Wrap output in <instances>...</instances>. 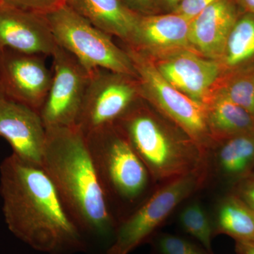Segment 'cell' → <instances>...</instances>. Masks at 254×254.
I'll use <instances>...</instances> for the list:
<instances>
[{
    "label": "cell",
    "mask_w": 254,
    "mask_h": 254,
    "mask_svg": "<svg viewBox=\"0 0 254 254\" xmlns=\"http://www.w3.org/2000/svg\"><path fill=\"white\" fill-rule=\"evenodd\" d=\"M0 195L10 232L33 250L68 254L86 249L81 230L41 167L14 154L0 165Z\"/></svg>",
    "instance_id": "6da1fadb"
},
{
    "label": "cell",
    "mask_w": 254,
    "mask_h": 254,
    "mask_svg": "<svg viewBox=\"0 0 254 254\" xmlns=\"http://www.w3.org/2000/svg\"><path fill=\"white\" fill-rule=\"evenodd\" d=\"M41 168L81 232L106 238L116 222L92 160L86 138L77 127L46 128Z\"/></svg>",
    "instance_id": "7a4b0ae2"
},
{
    "label": "cell",
    "mask_w": 254,
    "mask_h": 254,
    "mask_svg": "<svg viewBox=\"0 0 254 254\" xmlns=\"http://www.w3.org/2000/svg\"><path fill=\"white\" fill-rule=\"evenodd\" d=\"M115 124L155 182L164 185L209 167L208 156L190 137L177 136L145 108L132 105Z\"/></svg>",
    "instance_id": "3957f363"
},
{
    "label": "cell",
    "mask_w": 254,
    "mask_h": 254,
    "mask_svg": "<svg viewBox=\"0 0 254 254\" xmlns=\"http://www.w3.org/2000/svg\"><path fill=\"white\" fill-rule=\"evenodd\" d=\"M93 165L110 204L138 199L148 187V170L116 124L85 135ZM151 179V178H150Z\"/></svg>",
    "instance_id": "277c9868"
},
{
    "label": "cell",
    "mask_w": 254,
    "mask_h": 254,
    "mask_svg": "<svg viewBox=\"0 0 254 254\" xmlns=\"http://www.w3.org/2000/svg\"><path fill=\"white\" fill-rule=\"evenodd\" d=\"M55 41L91 73L98 68L137 78L126 51L111 36L95 27L66 4L45 15Z\"/></svg>",
    "instance_id": "5b68a950"
},
{
    "label": "cell",
    "mask_w": 254,
    "mask_h": 254,
    "mask_svg": "<svg viewBox=\"0 0 254 254\" xmlns=\"http://www.w3.org/2000/svg\"><path fill=\"white\" fill-rule=\"evenodd\" d=\"M125 51L136 71L141 94L146 95L208 155L213 141L208 129L205 105L172 86L159 72L149 55L128 45Z\"/></svg>",
    "instance_id": "8992f818"
},
{
    "label": "cell",
    "mask_w": 254,
    "mask_h": 254,
    "mask_svg": "<svg viewBox=\"0 0 254 254\" xmlns=\"http://www.w3.org/2000/svg\"><path fill=\"white\" fill-rule=\"evenodd\" d=\"M209 167L164 184L143 205L117 226L107 254H129L149 238L184 200L203 187Z\"/></svg>",
    "instance_id": "52a82bcc"
},
{
    "label": "cell",
    "mask_w": 254,
    "mask_h": 254,
    "mask_svg": "<svg viewBox=\"0 0 254 254\" xmlns=\"http://www.w3.org/2000/svg\"><path fill=\"white\" fill-rule=\"evenodd\" d=\"M141 94L137 78L104 68L92 71L76 127L83 134L113 125Z\"/></svg>",
    "instance_id": "ba28073f"
},
{
    "label": "cell",
    "mask_w": 254,
    "mask_h": 254,
    "mask_svg": "<svg viewBox=\"0 0 254 254\" xmlns=\"http://www.w3.org/2000/svg\"><path fill=\"white\" fill-rule=\"evenodd\" d=\"M52 56L51 84L40 115L46 128L76 126L91 73L59 46Z\"/></svg>",
    "instance_id": "9c48e42d"
},
{
    "label": "cell",
    "mask_w": 254,
    "mask_h": 254,
    "mask_svg": "<svg viewBox=\"0 0 254 254\" xmlns=\"http://www.w3.org/2000/svg\"><path fill=\"white\" fill-rule=\"evenodd\" d=\"M53 72L41 55L0 50V95L40 113Z\"/></svg>",
    "instance_id": "30bf717a"
},
{
    "label": "cell",
    "mask_w": 254,
    "mask_h": 254,
    "mask_svg": "<svg viewBox=\"0 0 254 254\" xmlns=\"http://www.w3.org/2000/svg\"><path fill=\"white\" fill-rule=\"evenodd\" d=\"M151 58L159 72L172 86L205 106L213 98L219 82L226 73L221 62L190 50Z\"/></svg>",
    "instance_id": "8fae6325"
},
{
    "label": "cell",
    "mask_w": 254,
    "mask_h": 254,
    "mask_svg": "<svg viewBox=\"0 0 254 254\" xmlns=\"http://www.w3.org/2000/svg\"><path fill=\"white\" fill-rule=\"evenodd\" d=\"M0 136L18 158L42 166L46 128L39 113L0 95Z\"/></svg>",
    "instance_id": "7c38bea8"
},
{
    "label": "cell",
    "mask_w": 254,
    "mask_h": 254,
    "mask_svg": "<svg viewBox=\"0 0 254 254\" xmlns=\"http://www.w3.org/2000/svg\"><path fill=\"white\" fill-rule=\"evenodd\" d=\"M58 46L45 15L0 5V50L52 56Z\"/></svg>",
    "instance_id": "4fadbf2b"
},
{
    "label": "cell",
    "mask_w": 254,
    "mask_h": 254,
    "mask_svg": "<svg viewBox=\"0 0 254 254\" xmlns=\"http://www.w3.org/2000/svg\"><path fill=\"white\" fill-rule=\"evenodd\" d=\"M190 21L173 12L140 15L131 42L127 45L154 58L181 50L195 52L190 41Z\"/></svg>",
    "instance_id": "5bb4252c"
},
{
    "label": "cell",
    "mask_w": 254,
    "mask_h": 254,
    "mask_svg": "<svg viewBox=\"0 0 254 254\" xmlns=\"http://www.w3.org/2000/svg\"><path fill=\"white\" fill-rule=\"evenodd\" d=\"M242 13L235 0H218L193 18L190 41L195 53L221 61L227 38Z\"/></svg>",
    "instance_id": "9a60e30c"
},
{
    "label": "cell",
    "mask_w": 254,
    "mask_h": 254,
    "mask_svg": "<svg viewBox=\"0 0 254 254\" xmlns=\"http://www.w3.org/2000/svg\"><path fill=\"white\" fill-rule=\"evenodd\" d=\"M65 4L110 36L131 43L140 15L121 0H66Z\"/></svg>",
    "instance_id": "2e32d148"
},
{
    "label": "cell",
    "mask_w": 254,
    "mask_h": 254,
    "mask_svg": "<svg viewBox=\"0 0 254 254\" xmlns=\"http://www.w3.org/2000/svg\"><path fill=\"white\" fill-rule=\"evenodd\" d=\"M213 163L219 175L232 183L248 179L254 170V131L217 142Z\"/></svg>",
    "instance_id": "e0dca14e"
},
{
    "label": "cell",
    "mask_w": 254,
    "mask_h": 254,
    "mask_svg": "<svg viewBox=\"0 0 254 254\" xmlns=\"http://www.w3.org/2000/svg\"><path fill=\"white\" fill-rule=\"evenodd\" d=\"M205 108L213 145L235 135L254 131V116L221 94L215 93Z\"/></svg>",
    "instance_id": "ac0fdd59"
},
{
    "label": "cell",
    "mask_w": 254,
    "mask_h": 254,
    "mask_svg": "<svg viewBox=\"0 0 254 254\" xmlns=\"http://www.w3.org/2000/svg\"><path fill=\"white\" fill-rule=\"evenodd\" d=\"M213 226L215 233L225 234L236 242L254 241V210L232 193L220 200Z\"/></svg>",
    "instance_id": "d6986e66"
},
{
    "label": "cell",
    "mask_w": 254,
    "mask_h": 254,
    "mask_svg": "<svg viewBox=\"0 0 254 254\" xmlns=\"http://www.w3.org/2000/svg\"><path fill=\"white\" fill-rule=\"evenodd\" d=\"M225 72L254 63V16L242 12L232 28L221 60Z\"/></svg>",
    "instance_id": "ffe728a7"
},
{
    "label": "cell",
    "mask_w": 254,
    "mask_h": 254,
    "mask_svg": "<svg viewBox=\"0 0 254 254\" xmlns=\"http://www.w3.org/2000/svg\"><path fill=\"white\" fill-rule=\"evenodd\" d=\"M215 93L226 97L254 116V63L225 73Z\"/></svg>",
    "instance_id": "44dd1931"
},
{
    "label": "cell",
    "mask_w": 254,
    "mask_h": 254,
    "mask_svg": "<svg viewBox=\"0 0 254 254\" xmlns=\"http://www.w3.org/2000/svg\"><path fill=\"white\" fill-rule=\"evenodd\" d=\"M180 221L184 230L200 242L207 252H212V238L215 232L214 227L198 202L190 203L180 213Z\"/></svg>",
    "instance_id": "7402d4cb"
},
{
    "label": "cell",
    "mask_w": 254,
    "mask_h": 254,
    "mask_svg": "<svg viewBox=\"0 0 254 254\" xmlns=\"http://www.w3.org/2000/svg\"><path fill=\"white\" fill-rule=\"evenodd\" d=\"M158 247L161 254H213L182 237L167 234L159 237Z\"/></svg>",
    "instance_id": "603a6c76"
},
{
    "label": "cell",
    "mask_w": 254,
    "mask_h": 254,
    "mask_svg": "<svg viewBox=\"0 0 254 254\" xmlns=\"http://www.w3.org/2000/svg\"><path fill=\"white\" fill-rule=\"evenodd\" d=\"M11 5L41 15H46L65 5L66 0H4Z\"/></svg>",
    "instance_id": "cb8c5ba5"
},
{
    "label": "cell",
    "mask_w": 254,
    "mask_h": 254,
    "mask_svg": "<svg viewBox=\"0 0 254 254\" xmlns=\"http://www.w3.org/2000/svg\"><path fill=\"white\" fill-rule=\"evenodd\" d=\"M217 1L218 0H182L173 12L192 20L205 8Z\"/></svg>",
    "instance_id": "d4e9b609"
},
{
    "label": "cell",
    "mask_w": 254,
    "mask_h": 254,
    "mask_svg": "<svg viewBox=\"0 0 254 254\" xmlns=\"http://www.w3.org/2000/svg\"><path fill=\"white\" fill-rule=\"evenodd\" d=\"M131 11L138 15L158 14V0H121Z\"/></svg>",
    "instance_id": "484cf974"
},
{
    "label": "cell",
    "mask_w": 254,
    "mask_h": 254,
    "mask_svg": "<svg viewBox=\"0 0 254 254\" xmlns=\"http://www.w3.org/2000/svg\"><path fill=\"white\" fill-rule=\"evenodd\" d=\"M236 193L254 210V180L248 178L237 184Z\"/></svg>",
    "instance_id": "4316f807"
},
{
    "label": "cell",
    "mask_w": 254,
    "mask_h": 254,
    "mask_svg": "<svg viewBox=\"0 0 254 254\" xmlns=\"http://www.w3.org/2000/svg\"><path fill=\"white\" fill-rule=\"evenodd\" d=\"M236 250L238 254H254V241L236 242Z\"/></svg>",
    "instance_id": "83f0119b"
},
{
    "label": "cell",
    "mask_w": 254,
    "mask_h": 254,
    "mask_svg": "<svg viewBox=\"0 0 254 254\" xmlns=\"http://www.w3.org/2000/svg\"><path fill=\"white\" fill-rule=\"evenodd\" d=\"M242 12L249 13L254 16V0H235Z\"/></svg>",
    "instance_id": "f1b7e54d"
},
{
    "label": "cell",
    "mask_w": 254,
    "mask_h": 254,
    "mask_svg": "<svg viewBox=\"0 0 254 254\" xmlns=\"http://www.w3.org/2000/svg\"><path fill=\"white\" fill-rule=\"evenodd\" d=\"M182 0H158V3L163 4L165 7L170 9V12H173L176 9L177 6L180 4Z\"/></svg>",
    "instance_id": "f546056e"
},
{
    "label": "cell",
    "mask_w": 254,
    "mask_h": 254,
    "mask_svg": "<svg viewBox=\"0 0 254 254\" xmlns=\"http://www.w3.org/2000/svg\"><path fill=\"white\" fill-rule=\"evenodd\" d=\"M249 178L253 179V180H254V170L253 173H252V175H251V176L249 177Z\"/></svg>",
    "instance_id": "4dcf8cb0"
},
{
    "label": "cell",
    "mask_w": 254,
    "mask_h": 254,
    "mask_svg": "<svg viewBox=\"0 0 254 254\" xmlns=\"http://www.w3.org/2000/svg\"><path fill=\"white\" fill-rule=\"evenodd\" d=\"M4 0H0V5L4 4Z\"/></svg>",
    "instance_id": "1f68e13d"
}]
</instances>
